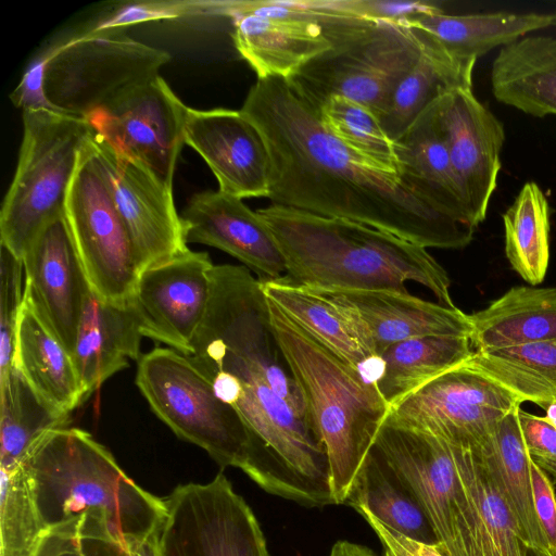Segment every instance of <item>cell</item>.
<instances>
[{
    "mask_svg": "<svg viewBox=\"0 0 556 556\" xmlns=\"http://www.w3.org/2000/svg\"><path fill=\"white\" fill-rule=\"evenodd\" d=\"M186 356L243 420L251 480L300 505H336L326 448L275 337L262 283L245 266L214 265L207 311Z\"/></svg>",
    "mask_w": 556,
    "mask_h": 556,
    "instance_id": "1",
    "label": "cell"
},
{
    "mask_svg": "<svg viewBox=\"0 0 556 556\" xmlns=\"http://www.w3.org/2000/svg\"><path fill=\"white\" fill-rule=\"evenodd\" d=\"M240 111L268 150L274 204L364 224L427 249L472 241L476 228L439 212L339 141L289 80L257 78Z\"/></svg>",
    "mask_w": 556,
    "mask_h": 556,
    "instance_id": "2",
    "label": "cell"
},
{
    "mask_svg": "<svg viewBox=\"0 0 556 556\" xmlns=\"http://www.w3.org/2000/svg\"><path fill=\"white\" fill-rule=\"evenodd\" d=\"M274 235L288 280L319 290H393L406 282L455 307L447 271L427 248L356 222L270 204L257 211Z\"/></svg>",
    "mask_w": 556,
    "mask_h": 556,
    "instance_id": "3",
    "label": "cell"
},
{
    "mask_svg": "<svg viewBox=\"0 0 556 556\" xmlns=\"http://www.w3.org/2000/svg\"><path fill=\"white\" fill-rule=\"evenodd\" d=\"M22 466L45 532L92 514L129 545L165 517L164 500L136 484L111 452L83 429L67 426L46 432Z\"/></svg>",
    "mask_w": 556,
    "mask_h": 556,
    "instance_id": "4",
    "label": "cell"
},
{
    "mask_svg": "<svg viewBox=\"0 0 556 556\" xmlns=\"http://www.w3.org/2000/svg\"><path fill=\"white\" fill-rule=\"evenodd\" d=\"M267 301L275 337L326 448L334 503L344 504L390 406L376 384Z\"/></svg>",
    "mask_w": 556,
    "mask_h": 556,
    "instance_id": "5",
    "label": "cell"
},
{
    "mask_svg": "<svg viewBox=\"0 0 556 556\" xmlns=\"http://www.w3.org/2000/svg\"><path fill=\"white\" fill-rule=\"evenodd\" d=\"M93 136L85 118L23 111L18 163L0 213V243L18 258L49 220L64 214L81 151Z\"/></svg>",
    "mask_w": 556,
    "mask_h": 556,
    "instance_id": "6",
    "label": "cell"
},
{
    "mask_svg": "<svg viewBox=\"0 0 556 556\" xmlns=\"http://www.w3.org/2000/svg\"><path fill=\"white\" fill-rule=\"evenodd\" d=\"M326 35L331 48L287 80L315 109L341 96L379 117L420 55L417 31L407 25L349 17L329 27Z\"/></svg>",
    "mask_w": 556,
    "mask_h": 556,
    "instance_id": "7",
    "label": "cell"
},
{
    "mask_svg": "<svg viewBox=\"0 0 556 556\" xmlns=\"http://www.w3.org/2000/svg\"><path fill=\"white\" fill-rule=\"evenodd\" d=\"M136 384L153 413L178 438L205 450L222 467L247 473L249 431L188 356L170 348L153 349L138 361Z\"/></svg>",
    "mask_w": 556,
    "mask_h": 556,
    "instance_id": "8",
    "label": "cell"
},
{
    "mask_svg": "<svg viewBox=\"0 0 556 556\" xmlns=\"http://www.w3.org/2000/svg\"><path fill=\"white\" fill-rule=\"evenodd\" d=\"M40 56L50 109L85 119L130 87L157 76L170 59L124 31H86Z\"/></svg>",
    "mask_w": 556,
    "mask_h": 556,
    "instance_id": "9",
    "label": "cell"
},
{
    "mask_svg": "<svg viewBox=\"0 0 556 556\" xmlns=\"http://www.w3.org/2000/svg\"><path fill=\"white\" fill-rule=\"evenodd\" d=\"M371 448L421 506L444 556H481L476 513L448 442L386 418Z\"/></svg>",
    "mask_w": 556,
    "mask_h": 556,
    "instance_id": "10",
    "label": "cell"
},
{
    "mask_svg": "<svg viewBox=\"0 0 556 556\" xmlns=\"http://www.w3.org/2000/svg\"><path fill=\"white\" fill-rule=\"evenodd\" d=\"M64 215L90 290L104 301H129L140 273L94 136L81 151Z\"/></svg>",
    "mask_w": 556,
    "mask_h": 556,
    "instance_id": "11",
    "label": "cell"
},
{
    "mask_svg": "<svg viewBox=\"0 0 556 556\" xmlns=\"http://www.w3.org/2000/svg\"><path fill=\"white\" fill-rule=\"evenodd\" d=\"M163 500L161 556H269L254 513L223 472L178 485Z\"/></svg>",
    "mask_w": 556,
    "mask_h": 556,
    "instance_id": "12",
    "label": "cell"
},
{
    "mask_svg": "<svg viewBox=\"0 0 556 556\" xmlns=\"http://www.w3.org/2000/svg\"><path fill=\"white\" fill-rule=\"evenodd\" d=\"M521 404L501 384L463 364L392 405L387 419L471 447Z\"/></svg>",
    "mask_w": 556,
    "mask_h": 556,
    "instance_id": "13",
    "label": "cell"
},
{
    "mask_svg": "<svg viewBox=\"0 0 556 556\" xmlns=\"http://www.w3.org/2000/svg\"><path fill=\"white\" fill-rule=\"evenodd\" d=\"M188 109L157 75L130 87L87 121L97 139L173 188Z\"/></svg>",
    "mask_w": 556,
    "mask_h": 556,
    "instance_id": "14",
    "label": "cell"
},
{
    "mask_svg": "<svg viewBox=\"0 0 556 556\" xmlns=\"http://www.w3.org/2000/svg\"><path fill=\"white\" fill-rule=\"evenodd\" d=\"M94 140L139 273L187 252L185 225L175 206L173 188L142 163L115 152L96 136Z\"/></svg>",
    "mask_w": 556,
    "mask_h": 556,
    "instance_id": "15",
    "label": "cell"
},
{
    "mask_svg": "<svg viewBox=\"0 0 556 556\" xmlns=\"http://www.w3.org/2000/svg\"><path fill=\"white\" fill-rule=\"evenodd\" d=\"M206 252H187L140 273L132 302L141 333L189 355L211 296Z\"/></svg>",
    "mask_w": 556,
    "mask_h": 556,
    "instance_id": "16",
    "label": "cell"
},
{
    "mask_svg": "<svg viewBox=\"0 0 556 556\" xmlns=\"http://www.w3.org/2000/svg\"><path fill=\"white\" fill-rule=\"evenodd\" d=\"M22 260L25 300L73 356L90 288L64 214L40 229Z\"/></svg>",
    "mask_w": 556,
    "mask_h": 556,
    "instance_id": "17",
    "label": "cell"
},
{
    "mask_svg": "<svg viewBox=\"0 0 556 556\" xmlns=\"http://www.w3.org/2000/svg\"><path fill=\"white\" fill-rule=\"evenodd\" d=\"M437 114L471 225L477 228L497 187L504 126L472 88L444 94L437 102Z\"/></svg>",
    "mask_w": 556,
    "mask_h": 556,
    "instance_id": "18",
    "label": "cell"
},
{
    "mask_svg": "<svg viewBox=\"0 0 556 556\" xmlns=\"http://www.w3.org/2000/svg\"><path fill=\"white\" fill-rule=\"evenodd\" d=\"M184 138L206 162L219 191L240 199L268 198V150L260 131L240 110L189 108Z\"/></svg>",
    "mask_w": 556,
    "mask_h": 556,
    "instance_id": "19",
    "label": "cell"
},
{
    "mask_svg": "<svg viewBox=\"0 0 556 556\" xmlns=\"http://www.w3.org/2000/svg\"><path fill=\"white\" fill-rule=\"evenodd\" d=\"M186 240L219 249L257 274L258 280L286 275V263L269 227L242 199L222 191L195 193L181 215Z\"/></svg>",
    "mask_w": 556,
    "mask_h": 556,
    "instance_id": "20",
    "label": "cell"
},
{
    "mask_svg": "<svg viewBox=\"0 0 556 556\" xmlns=\"http://www.w3.org/2000/svg\"><path fill=\"white\" fill-rule=\"evenodd\" d=\"M319 290V289H316ZM361 321L378 355L390 345L420 337H471L468 314L393 290H319Z\"/></svg>",
    "mask_w": 556,
    "mask_h": 556,
    "instance_id": "21",
    "label": "cell"
},
{
    "mask_svg": "<svg viewBox=\"0 0 556 556\" xmlns=\"http://www.w3.org/2000/svg\"><path fill=\"white\" fill-rule=\"evenodd\" d=\"M219 14L233 21L232 39L257 78L293 77L309 61L328 51L324 27L309 18L262 15L219 2Z\"/></svg>",
    "mask_w": 556,
    "mask_h": 556,
    "instance_id": "22",
    "label": "cell"
},
{
    "mask_svg": "<svg viewBox=\"0 0 556 556\" xmlns=\"http://www.w3.org/2000/svg\"><path fill=\"white\" fill-rule=\"evenodd\" d=\"M261 283L268 300L377 386L382 368L381 356L351 311L321 291L285 277Z\"/></svg>",
    "mask_w": 556,
    "mask_h": 556,
    "instance_id": "23",
    "label": "cell"
},
{
    "mask_svg": "<svg viewBox=\"0 0 556 556\" xmlns=\"http://www.w3.org/2000/svg\"><path fill=\"white\" fill-rule=\"evenodd\" d=\"M143 338L132 298L115 303L98 298L90 289L78 326L74 364L85 401L128 361H139Z\"/></svg>",
    "mask_w": 556,
    "mask_h": 556,
    "instance_id": "24",
    "label": "cell"
},
{
    "mask_svg": "<svg viewBox=\"0 0 556 556\" xmlns=\"http://www.w3.org/2000/svg\"><path fill=\"white\" fill-rule=\"evenodd\" d=\"M437 102L395 141L397 177L439 212L473 227L438 121Z\"/></svg>",
    "mask_w": 556,
    "mask_h": 556,
    "instance_id": "25",
    "label": "cell"
},
{
    "mask_svg": "<svg viewBox=\"0 0 556 556\" xmlns=\"http://www.w3.org/2000/svg\"><path fill=\"white\" fill-rule=\"evenodd\" d=\"M415 30L421 40L420 55L379 115L383 130L394 142L444 94L459 88H472L477 60L455 58L430 35Z\"/></svg>",
    "mask_w": 556,
    "mask_h": 556,
    "instance_id": "26",
    "label": "cell"
},
{
    "mask_svg": "<svg viewBox=\"0 0 556 556\" xmlns=\"http://www.w3.org/2000/svg\"><path fill=\"white\" fill-rule=\"evenodd\" d=\"M494 98L526 114L556 115V37L526 36L503 47L493 61Z\"/></svg>",
    "mask_w": 556,
    "mask_h": 556,
    "instance_id": "27",
    "label": "cell"
},
{
    "mask_svg": "<svg viewBox=\"0 0 556 556\" xmlns=\"http://www.w3.org/2000/svg\"><path fill=\"white\" fill-rule=\"evenodd\" d=\"M473 352L556 339V288L517 286L469 315Z\"/></svg>",
    "mask_w": 556,
    "mask_h": 556,
    "instance_id": "28",
    "label": "cell"
},
{
    "mask_svg": "<svg viewBox=\"0 0 556 556\" xmlns=\"http://www.w3.org/2000/svg\"><path fill=\"white\" fill-rule=\"evenodd\" d=\"M13 365L52 407L66 414L85 402L73 356L23 301Z\"/></svg>",
    "mask_w": 556,
    "mask_h": 556,
    "instance_id": "29",
    "label": "cell"
},
{
    "mask_svg": "<svg viewBox=\"0 0 556 556\" xmlns=\"http://www.w3.org/2000/svg\"><path fill=\"white\" fill-rule=\"evenodd\" d=\"M518 409L504 417L497 427L473 447L505 498L526 545L551 556L538 519L530 473V457L519 425Z\"/></svg>",
    "mask_w": 556,
    "mask_h": 556,
    "instance_id": "30",
    "label": "cell"
},
{
    "mask_svg": "<svg viewBox=\"0 0 556 556\" xmlns=\"http://www.w3.org/2000/svg\"><path fill=\"white\" fill-rule=\"evenodd\" d=\"M406 25L430 35L455 58L478 60L496 47H506L530 33L555 25V15L538 12L439 13L418 16Z\"/></svg>",
    "mask_w": 556,
    "mask_h": 556,
    "instance_id": "31",
    "label": "cell"
},
{
    "mask_svg": "<svg viewBox=\"0 0 556 556\" xmlns=\"http://www.w3.org/2000/svg\"><path fill=\"white\" fill-rule=\"evenodd\" d=\"M473 354L470 338L428 336L401 341L381 353L377 388L391 407Z\"/></svg>",
    "mask_w": 556,
    "mask_h": 556,
    "instance_id": "32",
    "label": "cell"
},
{
    "mask_svg": "<svg viewBox=\"0 0 556 556\" xmlns=\"http://www.w3.org/2000/svg\"><path fill=\"white\" fill-rule=\"evenodd\" d=\"M344 505L369 511L384 526L413 540L439 546L421 506L371 447Z\"/></svg>",
    "mask_w": 556,
    "mask_h": 556,
    "instance_id": "33",
    "label": "cell"
},
{
    "mask_svg": "<svg viewBox=\"0 0 556 556\" xmlns=\"http://www.w3.org/2000/svg\"><path fill=\"white\" fill-rule=\"evenodd\" d=\"M0 470L18 469L48 431L67 427L70 415L47 403L12 365L0 381Z\"/></svg>",
    "mask_w": 556,
    "mask_h": 556,
    "instance_id": "34",
    "label": "cell"
},
{
    "mask_svg": "<svg viewBox=\"0 0 556 556\" xmlns=\"http://www.w3.org/2000/svg\"><path fill=\"white\" fill-rule=\"evenodd\" d=\"M450 445L476 513L481 556H527L517 522L478 452Z\"/></svg>",
    "mask_w": 556,
    "mask_h": 556,
    "instance_id": "35",
    "label": "cell"
},
{
    "mask_svg": "<svg viewBox=\"0 0 556 556\" xmlns=\"http://www.w3.org/2000/svg\"><path fill=\"white\" fill-rule=\"evenodd\" d=\"M464 364L501 384L521 403L545 408L556 401V339L473 352Z\"/></svg>",
    "mask_w": 556,
    "mask_h": 556,
    "instance_id": "36",
    "label": "cell"
},
{
    "mask_svg": "<svg viewBox=\"0 0 556 556\" xmlns=\"http://www.w3.org/2000/svg\"><path fill=\"white\" fill-rule=\"evenodd\" d=\"M505 254L531 286L543 282L549 264V205L534 181L526 182L503 214Z\"/></svg>",
    "mask_w": 556,
    "mask_h": 556,
    "instance_id": "37",
    "label": "cell"
},
{
    "mask_svg": "<svg viewBox=\"0 0 556 556\" xmlns=\"http://www.w3.org/2000/svg\"><path fill=\"white\" fill-rule=\"evenodd\" d=\"M316 110L323 125L346 148L381 170L397 176L396 144L374 111L341 96L326 99Z\"/></svg>",
    "mask_w": 556,
    "mask_h": 556,
    "instance_id": "38",
    "label": "cell"
},
{
    "mask_svg": "<svg viewBox=\"0 0 556 556\" xmlns=\"http://www.w3.org/2000/svg\"><path fill=\"white\" fill-rule=\"evenodd\" d=\"M43 533L23 466L0 470V556H31Z\"/></svg>",
    "mask_w": 556,
    "mask_h": 556,
    "instance_id": "39",
    "label": "cell"
},
{
    "mask_svg": "<svg viewBox=\"0 0 556 556\" xmlns=\"http://www.w3.org/2000/svg\"><path fill=\"white\" fill-rule=\"evenodd\" d=\"M31 556H130L100 517L86 514L47 530Z\"/></svg>",
    "mask_w": 556,
    "mask_h": 556,
    "instance_id": "40",
    "label": "cell"
},
{
    "mask_svg": "<svg viewBox=\"0 0 556 556\" xmlns=\"http://www.w3.org/2000/svg\"><path fill=\"white\" fill-rule=\"evenodd\" d=\"M24 264L0 243V381L14 358L18 317L24 301Z\"/></svg>",
    "mask_w": 556,
    "mask_h": 556,
    "instance_id": "41",
    "label": "cell"
},
{
    "mask_svg": "<svg viewBox=\"0 0 556 556\" xmlns=\"http://www.w3.org/2000/svg\"><path fill=\"white\" fill-rule=\"evenodd\" d=\"M337 11L372 22L406 25L409 21L430 14L444 13L432 1L405 0H332Z\"/></svg>",
    "mask_w": 556,
    "mask_h": 556,
    "instance_id": "42",
    "label": "cell"
},
{
    "mask_svg": "<svg viewBox=\"0 0 556 556\" xmlns=\"http://www.w3.org/2000/svg\"><path fill=\"white\" fill-rule=\"evenodd\" d=\"M203 12L215 13V2H140L116 10L87 31H124L125 27L147 21Z\"/></svg>",
    "mask_w": 556,
    "mask_h": 556,
    "instance_id": "43",
    "label": "cell"
},
{
    "mask_svg": "<svg viewBox=\"0 0 556 556\" xmlns=\"http://www.w3.org/2000/svg\"><path fill=\"white\" fill-rule=\"evenodd\" d=\"M519 425L529 457L556 482V428L545 416L518 409Z\"/></svg>",
    "mask_w": 556,
    "mask_h": 556,
    "instance_id": "44",
    "label": "cell"
},
{
    "mask_svg": "<svg viewBox=\"0 0 556 556\" xmlns=\"http://www.w3.org/2000/svg\"><path fill=\"white\" fill-rule=\"evenodd\" d=\"M534 508L551 556H556V495L548 476L530 458Z\"/></svg>",
    "mask_w": 556,
    "mask_h": 556,
    "instance_id": "45",
    "label": "cell"
},
{
    "mask_svg": "<svg viewBox=\"0 0 556 556\" xmlns=\"http://www.w3.org/2000/svg\"><path fill=\"white\" fill-rule=\"evenodd\" d=\"M371 527L379 539L383 556H444L437 546L413 540L381 523L369 511L355 509Z\"/></svg>",
    "mask_w": 556,
    "mask_h": 556,
    "instance_id": "46",
    "label": "cell"
},
{
    "mask_svg": "<svg viewBox=\"0 0 556 556\" xmlns=\"http://www.w3.org/2000/svg\"><path fill=\"white\" fill-rule=\"evenodd\" d=\"M42 73L43 62L39 56L27 68L21 83L10 94L15 106L22 108L23 111L28 109L51 110L43 93Z\"/></svg>",
    "mask_w": 556,
    "mask_h": 556,
    "instance_id": "47",
    "label": "cell"
},
{
    "mask_svg": "<svg viewBox=\"0 0 556 556\" xmlns=\"http://www.w3.org/2000/svg\"><path fill=\"white\" fill-rule=\"evenodd\" d=\"M159 528L160 526L144 539L127 545L130 556H161Z\"/></svg>",
    "mask_w": 556,
    "mask_h": 556,
    "instance_id": "48",
    "label": "cell"
},
{
    "mask_svg": "<svg viewBox=\"0 0 556 556\" xmlns=\"http://www.w3.org/2000/svg\"><path fill=\"white\" fill-rule=\"evenodd\" d=\"M329 556H376L366 546L349 541H338L331 547Z\"/></svg>",
    "mask_w": 556,
    "mask_h": 556,
    "instance_id": "49",
    "label": "cell"
},
{
    "mask_svg": "<svg viewBox=\"0 0 556 556\" xmlns=\"http://www.w3.org/2000/svg\"><path fill=\"white\" fill-rule=\"evenodd\" d=\"M544 409L545 417L556 428V401L547 405Z\"/></svg>",
    "mask_w": 556,
    "mask_h": 556,
    "instance_id": "50",
    "label": "cell"
},
{
    "mask_svg": "<svg viewBox=\"0 0 556 556\" xmlns=\"http://www.w3.org/2000/svg\"><path fill=\"white\" fill-rule=\"evenodd\" d=\"M527 556H548V555H546L544 553H541V552H539L536 549L528 547Z\"/></svg>",
    "mask_w": 556,
    "mask_h": 556,
    "instance_id": "51",
    "label": "cell"
},
{
    "mask_svg": "<svg viewBox=\"0 0 556 556\" xmlns=\"http://www.w3.org/2000/svg\"><path fill=\"white\" fill-rule=\"evenodd\" d=\"M554 15H555V26H556V12L554 13Z\"/></svg>",
    "mask_w": 556,
    "mask_h": 556,
    "instance_id": "52",
    "label": "cell"
}]
</instances>
